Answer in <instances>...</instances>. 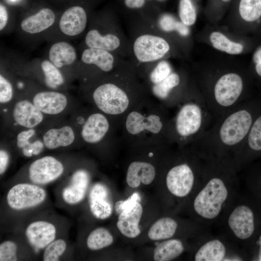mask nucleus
<instances>
[{"mask_svg": "<svg viewBox=\"0 0 261 261\" xmlns=\"http://www.w3.org/2000/svg\"><path fill=\"white\" fill-rule=\"evenodd\" d=\"M13 116L17 124L26 128H33L43 119L42 112L27 100L21 101L16 103Z\"/></svg>", "mask_w": 261, "mask_h": 261, "instance_id": "5701e85b", "label": "nucleus"}, {"mask_svg": "<svg viewBox=\"0 0 261 261\" xmlns=\"http://www.w3.org/2000/svg\"><path fill=\"white\" fill-rule=\"evenodd\" d=\"M218 224L223 226V234L248 253L250 246L261 231V209L251 197L239 193Z\"/></svg>", "mask_w": 261, "mask_h": 261, "instance_id": "0eeeda50", "label": "nucleus"}, {"mask_svg": "<svg viewBox=\"0 0 261 261\" xmlns=\"http://www.w3.org/2000/svg\"><path fill=\"white\" fill-rule=\"evenodd\" d=\"M239 11L242 18L247 22L258 21L261 17V0H241Z\"/></svg>", "mask_w": 261, "mask_h": 261, "instance_id": "473e14b6", "label": "nucleus"}, {"mask_svg": "<svg viewBox=\"0 0 261 261\" xmlns=\"http://www.w3.org/2000/svg\"><path fill=\"white\" fill-rule=\"evenodd\" d=\"M111 74L110 80L95 88L92 98L101 111L116 117L120 123L125 115L147 95L132 62L123 60Z\"/></svg>", "mask_w": 261, "mask_h": 261, "instance_id": "20e7f679", "label": "nucleus"}, {"mask_svg": "<svg viewBox=\"0 0 261 261\" xmlns=\"http://www.w3.org/2000/svg\"><path fill=\"white\" fill-rule=\"evenodd\" d=\"M156 25L157 29H159L165 32L175 31L182 37H186L189 33L188 26L181 21H177L174 17L169 14L161 15L158 19Z\"/></svg>", "mask_w": 261, "mask_h": 261, "instance_id": "c756f323", "label": "nucleus"}, {"mask_svg": "<svg viewBox=\"0 0 261 261\" xmlns=\"http://www.w3.org/2000/svg\"><path fill=\"white\" fill-rule=\"evenodd\" d=\"M13 95V87L10 82L2 75H0V102L6 103L9 102Z\"/></svg>", "mask_w": 261, "mask_h": 261, "instance_id": "4c0bfd02", "label": "nucleus"}, {"mask_svg": "<svg viewBox=\"0 0 261 261\" xmlns=\"http://www.w3.org/2000/svg\"><path fill=\"white\" fill-rule=\"evenodd\" d=\"M203 159L201 181L185 206L193 220L208 228L219 224L239 194V171L232 160Z\"/></svg>", "mask_w": 261, "mask_h": 261, "instance_id": "f257e3e1", "label": "nucleus"}, {"mask_svg": "<svg viewBox=\"0 0 261 261\" xmlns=\"http://www.w3.org/2000/svg\"><path fill=\"white\" fill-rule=\"evenodd\" d=\"M46 195L45 191L38 186L20 183L10 189L6 200L11 208L20 210L41 204L44 201Z\"/></svg>", "mask_w": 261, "mask_h": 261, "instance_id": "9b49d317", "label": "nucleus"}, {"mask_svg": "<svg viewBox=\"0 0 261 261\" xmlns=\"http://www.w3.org/2000/svg\"><path fill=\"white\" fill-rule=\"evenodd\" d=\"M175 108L169 129V141L172 145H190L214 121L201 94L188 92Z\"/></svg>", "mask_w": 261, "mask_h": 261, "instance_id": "423d86ee", "label": "nucleus"}, {"mask_svg": "<svg viewBox=\"0 0 261 261\" xmlns=\"http://www.w3.org/2000/svg\"><path fill=\"white\" fill-rule=\"evenodd\" d=\"M89 180V175L87 171L79 170L74 172L70 184L63 190L62 195L64 201L70 204L81 202L86 194Z\"/></svg>", "mask_w": 261, "mask_h": 261, "instance_id": "aec40b11", "label": "nucleus"}, {"mask_svg": "<svg viewBox=\"0 0 261 261\" xmlns=\"http://www.w3.org/2000/svg\"><path fill=\"white\" fill-rule=\"evenodd\" d=\"M114 242V237L110 232L102 227L97 228L89 234L87 246L92 250H98L106 247Z\"/></svg>", "mask_w": 261, "mask_h": 261, "instance_id": "cd10ccee", "label": "nucleus"}, {"mask_svg": "<svg viewBox=\"0 0 261 261\" xmlns=\"http://www.w3.org/2000/svg\"><path fill=\"white\" fill-rule=\"evenodd\" d=\"M172 72V68L168 61L164 59L158 61L150 69L143 78L146 82V84L143 83L145 88L160 83Z\"/></svg>", "mask_w": 261, "mask_h": 261, "instance_id": "c85d7f7f", "label": "nucleus"}, {"mask_svg": "<svg viewBox=\"0 0 261 261\" xmlns=\"http://www.w3.org/2000/svg\"><path fill=\"white\" fill-rule=\"evenodd\" d=\"M17 246L12 241H5L0 244V261H15L17 260Z\"/></svg>", "mask_w": 261, "mask_h": 261, "instance_id": "e433bc0d", "label": "nucleus"}, {"mask_svg": "<svg viewBox=\"0 0 261 261\" xmlns=\"http://www.w3.org/2000/svg\"><path fill=\"white\" fill-rule=\"evenodd\" d=\"M85 43L87 47L108 51L120 57L131 54L130 44L116 23L107 30L102 31L98 28L90 29L85 36Z\"/></svg>", "mask_w": 261, "mask_h": 261, "instance_id": "9d476101", "label": "nucleus"}, {"mask_svg": "<svg viewBox=\"0 0 261 261\" xmlns=\"http://www.w3.org/2000/svg\"><path fill=\"white\" fill-rule=\"evenodd\" d=\"M120 57L108 51L87 47L82 53L81 60L83 63L95 66L103 72L111 73L123 61Z\"/></svg>", "mask_w": 261, "mask_h": 261, "instance_id": "ddd939ff", "label": "nucleus"}, {"mask_svg": "<svg viewBox=\"0 0 261 261\" xmlns=\"http://www.w3.org/2000/svg\"><path fill=\"white\" fill-rule=\"evenodd\" d=\"M179 15L181 21L189 26L194 24L196 19L195 9L190 0H180Z\"/></svg>", "mask_w": 261, "mask_h": 261, "instance_id": "f704fd0d", "label": "nucleus"}, {"mask_svg": "<svg viewBox=\"0 0 261 261\" xmlns=\"http://www.w3.org/2000/svg\"><path fill=\"white\" fill-rule=\"evenodd\" d=\"M145 0H125L126 6L130 9L140 8L145 4Z\"/></svg>", "mask_w": 261, "mask_h": 261, "instance_id": "a18cd8bd", "label": "nucleus"}, {"mask_svg": "<svg viewBox=\"0 0 261 261\" xmlns=\"http://www.w3.org/2000/svg\"><path fill=\"white\" fill-rule=\"evenodd\" d=\"M222 0L226 2V1H229L230 0Z\"/></svg>", "mask_w": 261, "mask_h": 261, "instance_id": "49530a36", "label": "nucleus"}, {"mask_svg": "<svg viewBox=\"0 0 261 261\" xmlns=\"http://www.w3.org/2000/svg\"><path fill=\"white\" fill-rule=\"evenodd\" d=\"M253 62L254 64L255 72L261 77V46L259 47L253 56Z\"/></svg>", "mask_w": 261, "mask_h": 261, "instance_id": "79ce46f5", "label": "nucleus"}, {"mask_svg": "<svg viewBox=\"0 0 261 261\" xmlns=\"http://www.w3.org/2000/svg\"><path fill=\"white\" fill-rule=\"evenodd\" d=\"M156 175L155 166L149 161L134 160L130 162L127 168L126 181L127 185L132 188L138 187L141 183L148 185L154 180Z\"/></svg>", "mask_w": 261, "mask_h": 261, "instance_id": "a211bd4d", "label": "nucleus"}, {"mask_svg": "<svg viewBox=\"0 0 261 261\" xmlns=\"http://www.w3.org/2000/svg\"><path fill=\"white\" fill-rule=\"evenodd\" d=\"M255 103L245 101L216 119L190 146L203 158L233 159L256 117Z\"/></svg>", "mask_w": 261, "mask_h": 261, "instance_id": "f03ea898", "label": "nucleus"}, {"mask_svg": "<svg viewBox=\"0 0 261 261\" xmlns=\"http://www.w3.org/2000/svg\"><path fill=\"white\" fill-rule=\"evenodd\" d=\"M8 13L6 7L1 3L0 4V30L2 31L8 21Z\"/></svg>", "mask_w": 261, "mask_h": 261, "instance_id": "37998d69", "label": "nucleus"}, {"mask_svg": "<svg viewBox=\"0 0 261 261\" xmlns=\"http://www.w3.org/2000/svg\"><path fill=\"white\" fill-rule=\"evenodd\" d=\"M56 14L50 8L44 7L36 13L24 18L21 22L20 27L25 32L30 34L41 33L53 26Z\"/></svg>", "mask_w": 261, "mask_h": 261, "instance_id": "412c9836", "label": "nucleus"}, {"mask_svg": "<svg viewBox=\"0 0 261 261\" xmlns=\"http://www.w3.org/2000/svg\"><path fill=\"white\" fill-rule=\"evenodd\" d=\"M67 247L66 242L62 239L54 240L45 248L43 254L44 261H58Z\"/></svg>", "mask_w": 261, "mask_h": 261, "instance_id": "72a5a7b5", "label": "nucleus"}, {"mask_svg": "<svg viewBox=\"0 0 261 261\" xmlns=\"http://www.w3.org/2000/svg\"><path fill=\"white\" fill-rule=\"evenodd\" d=\"M110 128V122L104 114L94 113L90 115L84 123L81 136L84 141L88 144H97L104 138Z\"/></svg>", "mask_w": 261, "mask_h": 261, "instance_id": "dca6fc26", "label": "nucleus"}, {"mask_svg": "<svg viewBox=\"0 0 261 261\" xmlns=\"http://www.w3.org/2000/svg\"><path fill=\"white\" fill-rule=\"evenodd\" d=\"M186 247L182 239L173 238L164 240L159 243L153 251L155 261H170L180 256Z\"/></svg>", "mask_w": 261, "mask_h": 261, "instance_id": "a878e982", "label": "nucleus"}, {"mask_svg": "<svg viewBox=\"0 0 261 261\" xmlns=\"http://www.w3.org/2000/svg\"><path fill=\"white\" fill-rule=\"evenodd\" d=\"M33 103L42 113L56 115L61 113L67 104L66 97L55 91H43L37 93Z\"/></svg>", "mask_w": 261, "mask_h": 261, "instance_id": "4be33fe9", "label": "nucleus"}, {"mask_svg": "<svg viewBox=\"0 0 261 261\" xmlns=\"http://www.w3.org/2000/svg\"><path fill=\"white\" fill-rule=\"evenodd\" d=\"M63 170L61 162L52 156H45L30 164L29 169V178L34 184L45 185L58 179Z\"/></svg>", "mask_w": 261, "mask_h": 261, "instance_id": "f8f14e48", "label": "nucleus"}, {"mask_svg": "<svg viewBox=\"0 0 261 261\" xmlns=\"http://www.w3.org/2000/svg\"><path fill=\"white\" fill-rule=\"evenodd\" d=\"M74 140L72 129L68 126L59 129L48 130L43 136V142L45 147L54 149L60 146L70 145Z\"/></svg>", "mask_w": 261, "mask_h": 261, "instance_id": "bb28decb", "label": "nucleus"}, {"mask_svg": "<svg viewBox=\"0 0 261 261\" xmlns=\"http://www.w3.org/2000/svg\"><path fill=\"white\" fill-rule=\"evenodd\" d=\"M43 144L41 142L35 141L33 143L28 145V147H23L22 152L26 157H31L32 155H38L42 150Z\"/></svg>", "mask_w": 261, "mask_h": 261, "instance_id": "ea45409f", "label": "nucleus"}, {"mask_svg": "<svg viewBox=\"0 0 261 261\" xmlns=\"http://www.w3.org/2000/svg\"></svg>", "mask_w": 261, "mask_h": 261, "instance_id": "de8ad7c7", "label": "nucleus"}, {"mask_svg": "<svg viewBox=\"0 0 261 261\" xmlns=\"http://www.w3.org/2000/svg\"><path fill=\"white\" fill-rule=\"evenodd\" d=\"M87 23V14L84 8L72 6L61 14L58 26L61 32L68 36H76L86 29Z\"/></svg>", "mask_w": 261, "mask_h": 261, "instance_id": "4468645a", "label": "nucleus"}, {"mask_svg": "<svg viewBox=\"0 0 261 261\" xmlns=\"http://www.w3.org/2000/svg\"></svg>", "mask_w": 261, "mask_h": 261, "instance_id": "09e8293b", "label": "nucleus"}, {"mask_svg": "<svg viewBox=\"0 0 261 261\" xmlns=\"http://www.w3.org/2000/svg\"><path fill=\"white\" fill-rule=\"evenodd\" d=\"M210 40L214 47L228 54H238L244 49L242 44L230 40L223 34L218 31L211 34Z\"/></svg>", "mask_w": 261, "mask_h": 261, "instance_id": "7c9ffc66", "label": "nucleus"}, {"mask_svg": "<svg viewBox=\"0 0 261 261\" xmlns=\"http://www.w3.org/2000/svg\"><path fill=\"white\" fill-rule=\"evenodd\" d=\"M131 55L137 73L144 67L140 78H143L158 61L163 59L170 50L168 42L157 31H144L138 33L130 44Z\"/></svg>", "mask_w": 261, "mask_h": 261, "instance_id": "6e6552de", "label": "nucleus"}, {"mask_svg": "<svg viewBox=\"0 0 261 261\" xmlns=\"http://www.w3.org/2000/svg\"><path fill=\"white\" fill-rule=\"evenodd\" d=\"M89 205L91 213L98 219H105L111 216L113 206L105 185L101 183L93 185L89 195Z\"/></svg>", "mask_w": 261, "mask_h": 261, "instance_id": "6ab92c4d", "label": "nucleus"}, {"mask_svg": "<svg viewBox=\"0 0 261 261\" xmlns=\"http://www.w3.org/2000/svg\"><path fill=\"white\" fill-rule=\"evenodd\" d=\"M171 118L169 109L147 95L120 121L123 139L139 149L172 145L168 137Z\"/></svg>", "mask_w": 261, "mask_h": 261, "instance_id": "7ed1b4c3", "label": "nucleus"}, {"mask_svg": "<svg viewBox=\"0 0 261 261\" xmlns=\"http://www.w3.org/2000/svg\"><path fill=\"white\" fill-rule=\"evenodd\" d=\"M35 133V130L30 129L27 131L20 132L17 136V145L19 148H23L27 146L29 143V139Z\"/></svg>", "mask_w": 261, "mask_h": 261, "instance_id": "a19ab883", "label": "nucleus"}, {"mask_svg": "<svg viewBox=\"0 0 261 261\" xmlns=\"http://www.w3.org/2000/svg\"><path fill=\"white\" fill-rule=\"evenodd\" d=\"M143 209L140 203L134 202L128 208H125L119 214L116 222L117 227L122 234L129 238H134L141 233L139 223Z\"/></svg>", "mask_w": 261, "mask_h": 261, "instance_id": "2eb2a0df", "label": "nucleus"}, {"mask_svg": "<svg viewBox=\"0 0 261 261\" xmlns=\"http://www.w3.org/2000/svg\"><path fill=\"white\" fill-rule=\"evenodd\" d=\"M250 259L248 253L224 234L202 238L192 250L195 261H239Z\"/></svg>", "mask_w": 261, "mask_h": 261, "instance_id": "1a4fd4ad", "label": "nucleus"}, {"mask_svg": "<svg viewBox=\"0 0 261 261\" xmlns=\"http://www.w3.org/2000/svg\"><path fill=\"white\" fill-rule=\"evenodd\" d=\"M179 224L173 217H164L156 221L149 228L147 235L153 241L173 238L178 233Z\"/></svg>", "mask_w": 261, "mask_h": 261, "instance_id": "393cba45", "label": "nucleus"}, {"mask_svg": "<svg viewBox=\"0 0 261 261\" xmlns=\"http://www.w3.org/2000/svg\"><path fill=\"white\" fill-rule=\"evenodd\" d=\"M9 160L8 154L3 150L0 151V174H2L5 171Z\"/></svg>", "mask_w": 261, "mask_h": 261, "instance_id": "c03bdc74", "label": "nucleus"}, {"mask_svg": "<svg viewBox=\"0 0 261 261\" xmlns=\"http://www.w3.org/2000/svg\"><path fill=\"white\" fill-rule=\"evenodd\" d=\"M246 182L251 191V197L261 209V176L249 175L246 178Z\"/></svg>", "mask_w": 261, "mask_h": 261, "instance_id": "c9c22d12", "label": "nucleus"}, {"mask_svg": "<svg viewBox=\"0 0 261 261\" xmlns=\"http://www.w3.org/2000/svg\"><path fill=\"white\" fill-rule=\"evenodd\" d=\"M177 147L175 152H167L164 181L168 194L182 207L201 181L204 159L190 146Z\"/></svg>", "mask_w": 261, "mask_h": 261, "instance_id": "39448f33", "label": "nucleus"}, {"mask_svg": "<svg viewBox=\"0 0 261 261\" xmlns=\"http://www.w3.org/2000/svg\"><path fill=\"white\" fill-rule=\"evenodd\" d=\"M48 58L59 69L72 65L77 60L75 48L70 44L60 41L53 44L48 51Z\"/></svg>", "mask_w": 261, "mask_h": 261, "instance_id": "b1692460", "label": "nucleus"}, {"mask_svg": "<svg viewBox=\"0 0 261 261\" xmlns=\"http://www.w3.org/2000/svg\"><path fill=\"white\" fill-rule=\"evenodd\" d=\"M41 68L44 76L45 84L48 87L56 88L64 83V79L59 69L50 60H42Z\"/></svg>", "mask_w": 261, "mask_h": 261, "instance_id": "2f4dec72", "label": "nucleus"}, {"mask_svg": "<svg viewBox=\"0 0 261 261\" xmlns=\"http://www.w3.org/2000/svg\"><path fill=\"white\" fill-rule=\"evenodd\" d=\"M250 259L261 261V231L258 233L248 250Z\"/></svg>", "mask_w": 261, "mask_h": 261, "instance_id": "58836bf2", "label": "nucleus"}, {"mask_svg": "<svg viewBox=\"0 0 261 261\" xmlns=\"http://www.w3.org/2000/svg\"><path fill=\"white\" fill-rule=\"evenodd\" d=\"M55 226L45 221H36L27 227L25 234L29 244L35 248H45L56 237Z\"/></svg>", "mask_w": 261, "mask_h": 261, "instance_id": "f3484780", "label": "nucleus"}]
</instances>
